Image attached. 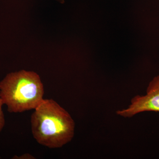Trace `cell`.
I'll use <instances>...</instances> for the list:
<instances>
[{"instance_id": "1", "label": "cell", "mask_w": 159, "mask_h": 159, "mask_svg": "<svg viewBox=\"0 0 159 159\" xmlns=\"http://www.w3.org/2000/svg\"><path fill=\"white\" fill-rule=\"evenodd\" d=\"M31 124L36 142L48 148H61L74 137V120L68 112L53 99H44L34 109Z\"/></svg>"}, {"instance_id": "2", "label": "cell", "mask_w": 159, "mask_h": 159, "mask_svg": "<svg viewBox=\"0 0 159 159\" xmlns=\"http://www.w3.org/2000/svg\"><path fill=\"white\" fill-rule=\"evenodd\" d=\"M44 94L39 75L32 71L10 73L0 82V97L10 113L35 109L43 100Z\"/></svg>"}, {"instance_id": "3", "label": "cell", "mask_w": 159, "mask_h": 159, "mask_svg": "<svg viewBox=\"0 0 159 159\" xmlns=\"http://www.w3.org/2000/svg\"><path fill=\"white\" fill-rule=\"evenodd\" d=\"M145 111L159 112V75L149 83L146 95L134 97L128 107L117 111L116 113L120 116L129 118Z\"/></svg>"}, {"instance_id": "4", "label": "cell", "mask_w": 159, "mask_h": 159, "mask_svg": "<svg viewBox=\"0 0 159 159\" xmlns=\"http://www.w3.org/2000/svg\"><path fill=\"white\" fill-rule=\"evenodd\" d=\"M4 105L0 97V132L2 130L5 125V119L2 110V106Z\"/></svg>"}, {"instance_id": "5", "label": "cell", "mask_w": 159, "mask_h": 159, "mask_svg": "<svg viewBox=\"0 0 159 159\" xmlns=\"http://www.w3.org/2000/svg\"><path fill=\"white\" fill-rule=\"evenodd\" d=\"M15 159H34V157L32 156L30 154H24L22 155L20 157H17V158Z\"/></svg>"}]
</instances>
